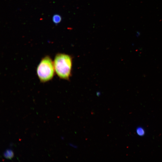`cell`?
<instances>
[{"instance_id":"cell-4","label":"cell","mask_w":162,"mask_h":162,"mask_svg":"<svg viewBox=\"0 0 162 162\" xmlns=\"http://www.w3.org/2000/svg\"><path fill=\"white\" fill-rule=\"evenodd\" d=\"M52 21L55 24L59 23L62 20V17L60 15L58 14H55L52 16Z\"/></svg>"},{"instance_id":"cell-3","label":"cell","mask_w":162,"mask_h":162,"mask_svg":"<svg viewBox=\"0 0 162 162\" xmlns=\"http://www.w3.org/2000/svg\"><path fill=\"white\" fill-rule=\"evenodd\" d=\"M3 156L6 159H11L13 157L14 154L12 150L8 149L4 152Z\"/></svg>"},{"instance_id":"cell-1","label":"cell","mask_w":162,"mask_h":162,"mask_svg":"<svg viewBox=\"0 0 162 162\" xmlns=\"http://www.w3.org/2000/svg\"><path fill=\"white\" fill-rule=\"evenodd\" d=\"M53 63L55 71L60 78L69 80L71 76L73 58L68 54L59 53L55 57Z\"/></svg>"},{"instance_id":"cell-2","label":"cell","mask_w":162,"mask_h":162,"mask_svg":"<svg viewBox=\"0 0 162 162\" xmlns=\"http://www.w3.org/2000/svg\"><path fill=\"white\" fill-rule=\"evenodd\" d=\"M55 70L53 62L47 56L43 58L37 69V73L40 81L45 82L51 80L54 75Z\"/></svg>"},{"instance_id":"cell-5","label":"cell","mask_w":162,"mask_h":162,"mask_svg":"<svg viewBox=\"0 0 162 162\" xmlns=\"http://www.w3.org/2000/svg\"><path fill=\"white\" fill-rule=\"evenodd\" d=\"M136 133L139 136H143L145 133L144 129L141 128H138L136 129Z\"/></svg>"}]
</instances>
